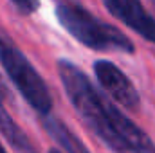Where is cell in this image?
Listing matches in <instances>:
<instances>
[{
    "label": "cell",
    "mask_w": 155,
    "mask_h": 153,
    "mask_svg": "<svg viewBox=\"0 0 155 153\" xmlns=\"http://www.w3.org/2000/svg\"><path fill=\"white\" fill-rule=\"evenodd\" d=\"M0 153H7V151H5V148H4L2 144H0Z\"/></svg>",
    "instance_id": "10"
},
{
    "label": "cell",
    "mask_w": 155,
    "mask_h": 153,
    "mask_svg": "<svg viewBox=\"0 0 155 153\" xmlns=\"http://www.w3.org/2000/svg\"><path fill=\"white\" fill-rule=\"evenodd\" d=\"M103 4L117 20L134 29L139 36L155 43V18L139 0H103Z\"/></svg>",
    "instance_id": "6"
},
{
    "label": "cell",
    "mask_w": 155,
    "mask_h": 153,
    "mask_svg": "<svg viewBox=\"0 0 155 153\" xmlns=\"http://www.w3.org/2000/svg\"><path fill=\"white\" fill-rule=\"evenodd\" d=\"M11 4L22 15H33L38 9V0H11Z\"/></svg>",
    "instance_id": "9"
},
{
    "label": "cell",
    "mask_w": 155,
    "mask_h": 153,
    "mask_svg": "<svg viewBox=\"0 0 155 153\" xmlns=\"http://www.w3.org/2000/svg\"><path fill=\"white\" fill-rule=\"evenodd\" d=\"M56 18L72 38L92 50L126 54H132L135 50L134 43L126 34H123L114 25L96 18L81 5L60 4L56 7Z\"/></svg>",
    "instance_id": "2"
},
{
    "label": "cell",
    "mask_w": 155,
    "mask_h": 153,
    "mask_svg": "<svg viewBox=\"0 0 155 153\" xmlns=\"http://www.w3.org/2000/svg\"><path fill=\"white\" fill-rule=\"evenodd\" d=\"M56 65H58V72L63 83L65 94L71 99L79 117L110 150L117 153V141L110 128L108 101H105V97L92 86L90 79L85 76V72L71 60L61 58L58 60Z\"/></svg>",
    "instance_id": "1"
},
{
    "label": "cell",
    "mask_w": 155,
    "mask_h": 153,
    "mask_svg": "<svg viewBox=\"0 0 155 153\" xmlns=\"http://www.w3.org/2000/svg\"><path fill=\"white\" fill-rule=\"evenodd\" d=\"M110 128L117 141V153H155L153 141L126 115L121 114L116 105L108 101Z\"/></svg>",
    "instance_id": "5"
},
{
    "label": "cell",
    "mask_w": 155,
    "mask_h": 153,
    "mask_svg": "<svg viewBox=\"0 0 155 153\" xmlns=\"http://www.w3.org/2000/svg\"><path fill=\"white\" fill-rule=\"evenodd\" d=\"M94 72L103 90L117 105H121L130 112H137L141 108V96L137 88L117 65L107 60H97L94 63Z\"/></svg>",
    "instance_id": "4"
},
{
    "label": "cell",
    "mask_w": 155,
    "mask_h": 153,
    "mask_svg": "<svg viewBox=\"0 0 155 153\" xmlns=\"http://www.w3.org/2000/svg\"><path fill=\"white\" fill-rule=\"evenodd\" d=\"M41 124L47 135L65 153H90V150L83 144V141L61 119L52 117V115H41Z\"/></svg>",
    "instance_id": "7"
},
{
    "label": "cell",
    "mask_w": 155,
    "mask_h": 153,
    "mask_svg": "<svg viewBox=\"0 0 155 153\" xmlns=\"http://www.w3.org/2000/svg\"><path fill=\"white\" fill-rule=\"evenodd\" d=\"M0 133L18 153H38L35 142L29 139V135L7 114L5 106L2 105V99H0Z\"/></svg>",
    "instance_id": "8"
},
{
    "label": "cell",
    "mask_w": 155,
    "mask_h": 153,
    "mask_svg": "<svg viewBox=\"0 0 155 153\" xmlns=\"http://www.w3.org/2000/svg\"><path fill=\"white\" fill-rule=\"evenodd\" d=\"M49 153H61V151H58V150H51Z\"/></svg>",
    "instance_id": "11"
},
{
    "label": "cell",
    "mask_w": 155,
    "mask_h": 153,
    "mask_svg": "<svg viewBox=\"0 0 155 153\" xmlns=\"http://www.w3.org/2000/svg\"><path fill=\"white\" fill-rule=\"evenodd\" d=\"M0 65L13 81L22 97L38 112L40 115H49L52 110V96L47 83L25 58V54L15 45V41L0 29Z\"/></svg>",
    "instance_id": "3"
}]
</instances>
